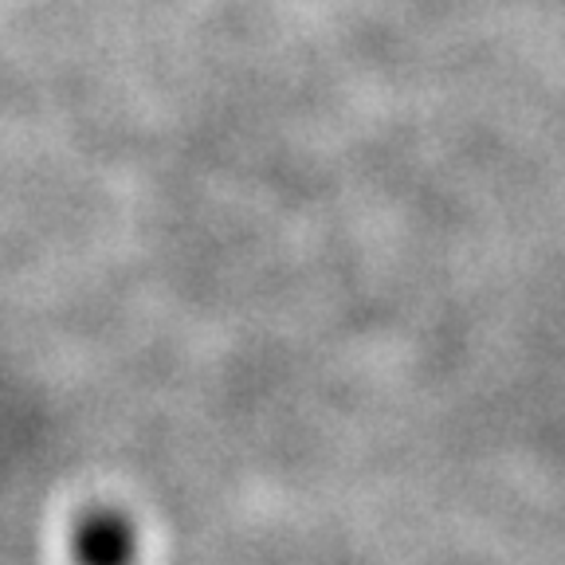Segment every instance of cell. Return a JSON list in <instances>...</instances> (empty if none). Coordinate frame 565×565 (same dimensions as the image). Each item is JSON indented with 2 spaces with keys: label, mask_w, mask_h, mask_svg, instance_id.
<instances>
[{
  "label": "cell",
  "mask_w": 565,
  "mask_h": 565,
  "mask_svg": "<svg viewBox=\"0 0 565 565\" xmlns=\"http://www.w3.org/2000/svg\"><path fill=\"white\" fill-rule=\"evenodd\" d=\"M83 565H126L130 562V530L95 522L83 530Z\"/></svg>",
  "instance_id": "cell-1"
}]
</instances>
